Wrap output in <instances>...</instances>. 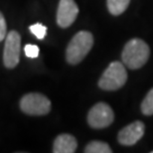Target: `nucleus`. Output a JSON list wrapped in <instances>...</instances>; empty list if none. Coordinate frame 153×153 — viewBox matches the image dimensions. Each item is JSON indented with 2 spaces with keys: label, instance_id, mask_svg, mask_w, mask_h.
<instances>
[{
  "label": "nucleus",
  "instance_id": "1",
  "mask_svg": "<svg viewBox=\"0 0 153 153\" xmlns=\"http://www.w3.org/2000/svg\"><path fill=\"white\" fill-rule=\"evenodd\" d=\"M150 56V49L141 39H131L125 44L122 51V62L131 70L144 66Z\"/></svg>",
  "mask_w": 153,
  "mask_h": 153
},
{
  "label": "nucleus",
  "instance_id": "2",
  "mask_svg": "<svg viewBox=\"0 0 153 153\" xmlns=\"http://www.w3.org/2000/svg\"><path fill=\"white\" fill-rule=\"evenodd\" d=\"M94 45V37L88 31H79L72 38L66 50L67 62L71 65L81 63Z\"/></svg>",
  "mask_w": 153,
  "mask_h": 153
},
{
  "label": "nucleus",
  "instance_id": "3",
  "mask_svg": "<svg viewBox=\"0 0 153 153\" xmlns=\"http://www.w3.org/2000/svg\"><path fill=\"white\" fill-rule=\"evenodd\" d=\"M127 81V73L120 62H112L105 69L99 81V87L103 91H116Z\"/></svg>",
  "mask_w": 153,
  "mask_h": 153
},
{
  "label": "nucleus",
  "instance_id": "4",
  "mask_svg": "<svg viewBox=\"0 0 153 153\" xmlns=\"http://www.w3.org/2000/svg\"><path fill=\"white\" fill-rule=\"evenodd\" d=\"M20 108L28 115H46L51 111V102L44 94L30 93L21 99Z\"/></svg>",
  "mask_w": 153,
  "mask_h": 153
},
{
  "label": "nucleus",
  "instance_id": "5",
  "mask_svg": "<svg viewBox=\"0 0 153 153\" xmlns=\"http://www.w3.org/2000/svg\"><path fill=\"white\" fill-rule=\"evenodd\" d=\"M114 120V114L108 103L99 102L90 109L88 114V123L96 129L109 126Z\"/></svg>",
  "mask_w": 153,
  "mask_h": 153
},
{
  "label": "nucleus",
  "instance_id": "6",
  "mask_svg": "<svg viewBox=\"0 0 153 153\" xmlns=\"http://www.w3.org/2000/svg\"><path fill=\"white\" fill-rule=\"evenodd\" d=\"M21 37L16 31H10L5 38L4 51H3V63L8 69L15 68L20 60Z\"/></svg>",
  "mask_w": 153,
  "mask_h": 153
},
{
  "label": "nucleus",
  "instance_id": "7",
  "mask_svg": "<svg viewBox=\"0 0 153 153\" xmlns=\"http://www.w3.org/2000/svg\"><path fill=\"white\" fill-rule=\"evenodd\" d=\"M79 7L75 0H60L57 10V24L61 28H68L75 22Z\"/></svg>",
  "mask_w": 153,
  "mask_h": 153
},
{
  "label": "nucleus",
  "instance_id": "8",
  "mask_svg": "<svg viewBox=\"0 0 153 153\" xmlns=\"http://www.w3.org/2000/svg\"><path fill=\"white\" fill-rule=\"evenodd\" d=\"M145 125L142 121L136 120L132 123L126 125L118 133V142L121 145L131 146L134 145L137 141H139L144 135Z\"/></svg>",
  "mask_w": 153,
  "mask_h": 153
},
{
  "label": "nucleus",
  "instance_id": "9",
  "mask_svg": "<svg viewBox=\"0 0 153 153\" xmlns=\"http://www.w3.org/2000/svg\"><path fill=\"white\" fill-rule=\"evenodd\" d=\"M78 147L76 139L71 134H60L55 139L53 145L54 153H74Z\"/></svg>",
  "mask_w": 153,
  "mask_h": 153
},
{
  "label": "nucleus",
  "instance_id": "10",
  "mask_svg": "<svg viewBox=\"0 0 153 153\" xmlns=\"http://www.w3.org/2000/svg\"><path fill=\"white\" fill-rule=\"evenodd\" d=\"M130 0H106L109 13L117 16L122 14L129 5Z\"/></svg>",
  "mask_w": 153,
  "mask_h": 153
},
{
  "label": "nucleus",
  "instance_id": "11",
  "mask_svg": "<svg viewBox=\"0 0 153 153\" xmlns=\"http://www.w3.org/2000/svg\"><path fill=\"white\" fill-rule=\"evenodd\" d=\"M85 153H111L112 150L109 145L102 141H91L85 146Z\"/></svg>",
  "mask_w": 153,
  "mask_h": 153
},
{
  "label": "nucleus",
  "instance_id": "12",
  "mask_svg": "<svg viewBox=\"0 0 153 153\" xmlns=\"http://www.w3.org/2000/svg\"><path fill=\"white\" fill-rule=\"evenodd\" d=\"M141 111L144 115H153V88L148 91L141 103Z\"/></svg>",
  "mask_w": 153,
  "mask_h": 153
},
{
  "label": "nucleus",
  "instance_id": "13",
  "mask_svg": "<svg viewBox=\"0 0 153 153\" xmlns=\"http://www.w3.org/2000/svg\"><path fill=\"white\" fill-rule=\"evenodd\" d=\"M29 30L39 40H43L45 38L46 34H47V27L41 23H36L34 25H31L29 27Z\"/></svg>",
  "mask_w": 153,
  "mask_h": 153
},
{
  "label": "nucleus",
  "instance_id": "14",
  "mask_svg": "<svg viewBox=\"0 0 153 153\" xmlns=\"http://www.w3.org/2000/svg\"><path fill=\"white\" fill-rule=\"evenodd\" d=\"M24 52L25 55L28 58H37L39 56V48L37 45H32V44H27L24 47Z\"/></svg>",
  "mask_w": 153,
  "mask_h": 153
},
{
  "label": "nucleus",
  "instance_id": "15",
  "mask_svg": "<svg viewBox=\"0 0 153 153\" xmlns=\"http://www.w3.org/2000/svg\"><path fill=\"white\" fill-rule=\"evenodd\" d=\"M7 36V25H6L5 18L0 12V42L3 41Z\"/></svg>",
  "mask_w": 153,
  "mask_h": 153
},
{
  "label": "nucleus",
  "instance_id": "16",
  "mask_svg": "<svg viewBox=\"0 0 153 153\" xmlns=\"http://www.w3.org/2000/svg\"><path fill=\"white\" fill-rule=\"evenodd\" d=\"M151 153H153V151H151Z\"/></svg>",
  "mask_w": 153,
  "mask_h": 153
}]
</instances>
